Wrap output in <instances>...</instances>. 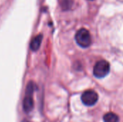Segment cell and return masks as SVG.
I'll return each mask as SVG.
<instances>
[{
    "instance_id": "cell-5",
    "label": "cell",
    "mask_w": 123,
    "mask_h": 122,
    "mask_svg": "<svg viewBox=\"0 0 123 122\" xmlns=\"http://www.w3.org/2000/svg\"><path fill=\"white\" fill-rule=\"evenodd\" d=\"M42 41H43V35L41 34L37 35L36 37H35L31 43H30V48L32 51H37L40 45H41V43H42Z\"/></svg>"
},
{
    "instance_id": "cell-6",
    "label": "cell",
    "mask_w": 123,
    "mask_h": 122,
    "mask_svg": "<svg viewBox=\"0 0 123 122\" xmlns=\"http://www.w3.org/2000/svg\"><path fill=\"white\" fill-rule=\"evenodd\" d=\"M103 120L105 122H119V117L117 114L110 112L106 114L104 117Z\"/></svg>"
},
{
    "instance_id": "cell-7",
    "label": "cell",
    "mask_w": 123,
    "mask_h": 122,
    "mask_svg": "<svg viewBox=\"0 0 123 122\" xmlns=\"http://www.w3.org/2000/svg\"><path fill=\"white\" fill-rule=\"evenodd\" d=\"M61 5L63 10H68L72 7L73 0H61Z\"/></svg>"
},
{
    "instance_id": "cell-3",
    "label": "cell",
    "mask_w": 123,
    "mask_h": 122,
    "mask_svg": "<svg viewBox=\"0 0 123 122\" xmlns=\"http://www.w3.org/2000/svg\"><path fill=\"white\" fill-rule=\"evenodd\" d=\"M81 99L82 103L84 105L87 106H92L97 104L99 99V96L95 91L89 90L83 93Z\"/></svg>"
},
{
    "instance_id": "cell-8",
    "label": "cell",
    "mask_w": 123,
    "mask_h": 122,
    "mask_svg": "<svg viewBox=\"0 0 123 122\" xmlns=\"http://www.w3.org/2000/svg\"><path fill=\"white\" fill-rule=\"evenodd\" d=\"M36 86L35 84L30 81V83H28V84L27 85V88H26V91H25V94H29V95H33V93L35 90Z\"/></svg>"
},
{
    "instance_id": "cell-2",
    "label": "cell",
    "mask_w": 123,
    "mask_h": 122,
    "mask_svg": "<svg viewBox=\"0 0 123 122\" xmlns=\"http://www.w3.org/2000/svg\"><path fill=\"white\" fill-rule=\"evenodd\" d=\"M110 70V63L107 61L102 60L98 61L95 64L93 70V73L96 78H102L108 75Z\"/></svg>"
},
{
    "instance_id": "cell-4",
    "label": "cell",
    "mask_w": 123,
    "mask_h": 122,
    "mask_svg": "<svg viewBox=\"0 0 123 122\" xmlns=\"http://www.w3.org/2000/svg\"><path fill=\"white\" fill-rule=\"evenodd\" d=\"M34 106V101L32 95L25 94V97L23 100V109L26 113H30Z\"/></svg>"
},
{
    "instance_id": "cell-1",
    "label": "cell",
    "mask_w": 123,
    "mask_h": 122,
    "mask_svg": "<svg viewBox=\"0 0 123 122\" xmlns=\"http://www.w3.org/2000/svg\"><path fill=\"white\" fill-rule=\"evenodd\" d=\"M75 40L76 43L83 48L89 47L92 44V37L89 32L84 29H80L75 35Z\"/></svg>"
}]
</instances>
